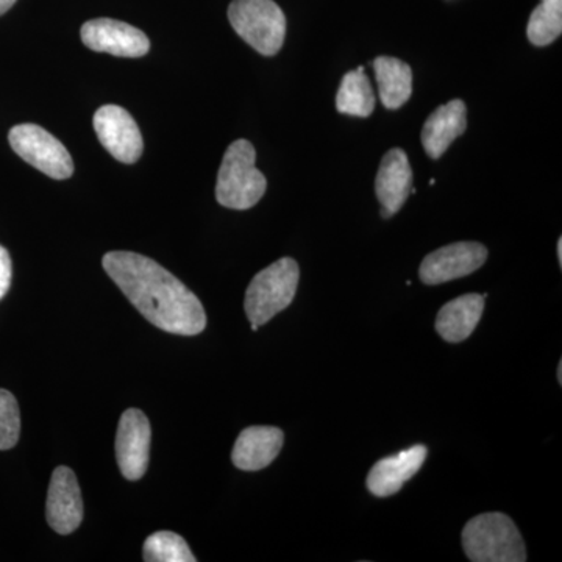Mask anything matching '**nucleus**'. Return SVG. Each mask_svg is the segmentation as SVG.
Here are the masks:
<instances>
[{"label":"nucleus","mask_w":562,"mask_h":562,"mask_svg":"<svg viewBox=\"0 0 562 562\" xmlns=\"http://www.w3.org/2000/svg\"><path fill=\"white\" fill-rule=\"evenodd\" d=\"M412 184L413 169L408 155L402 149H391L380 162L375 180L376 198L382 203L384 220L402 210L412 192Z\"/></svg>","instance_id":"nucleus-12"},{"label":"nucleus","mask_w":562,"mask_h":562,"mask_svg":"<svg viewBox=\"0 0 562 562\" xmlns=\"http://www.w3.org/2000/svg\"><path fill=\"white\" fill-rule=\"evenodd\" d=\"M299 279L301 269L292 258H281L254 277L244 301L251 330L257 331L291 305L297 292Z\"/></svg>","instance_id":"nucleus-4"},{"label":"nucleus","mask_w":562,"mask_h":562,"mask_svg":"<svg viewBox=\"0 0 562 562\" xmlns=\"http://www.w3.org/2000/svg\"><path fill=\"white\" fill-rule=\"evenodd\" d=\"M558 382L562 384V362H560V366H558Z\"/></svg>","instance_id":"nucleus-25"},{"label":"nucleus","mask_w":562,"mask_h":562,"mask_svg":"<svg viewBox=\"0 0 562 562\" xmlns=\"http://www.w3.org/2000/svg\"><path fill=\"white\" fill-rule=\"evenodd\" d=\"M143 560L146 562H195L190 547L172 531H158L144 542Z\"/></svg>","instance_id":"nucleus-20"},{"label":"nucleus","mask_w":562,"mask_h":562,"mask_svg":"<svg viewBox=\"0 0 562 562\" xmlns=\"http://www.w3.org/2000/svg\"><path fill=\"white\" fill-rule=\"evenodd\" d=\"M11 279H13V265L9 250L0 246V301L5 297L11 286Z\"/></svg>","instance_id":"nucleus-22"},{"label":"nucleus","mask_w":562,"mask_h":562,"mask_svg":"<svg viewBox=\"0 0 562 562\" xmlns=\"http://www.w3.org/2000/svg\"><path fill=\"white\" fill-rule=\"evenodd\" d=\"M255 161L257 151L250 140H235L225 150L216 183V201L222 206L249 210L261 201L268 180L258 171Z\"/></svg>","instance_id":"nucleus-2"},{"label":"nucleus","mask_w":562,"mask_h":562,"mask_svg":"<svg viewBox=\"0 0 562 562\" xmlns=\"http://www.w3.org/2000/svg\"><path fill=\"white\" fill-rule=\"evenodd\" d=\"M336 110L357 117H369L375 110V94L362 66L342 77L341 87L336 94Z\"/></svg>","instance_id":"nucleus-18"},{"label":"nucleus","mask_w":562,"mask_h":562,"mask_svg":"<svg viewBox=\"0 0 562 562\" xmlns=\"http://www.w3.org/2000/svg\"><path fill=\"white\" fill-rule=\"evenodd\" d=\"M11 149L18 157L54 180L69 179L74 161L60 140L36 124H21L9 133Z\"/></svg>","instance_id":"nucleus-6"},{"label":"nucleus","mask_w":562,"mask_h":562,"mask_svg":"<svg viewBox=\"0 0 562 562\" xmlns=\"http://www.w3.org/2000/svg\"><path fill=\"white\" fill-rule=\"evenodd\" d=\"M428 449L425 446H414L392 457L376 462L368 475V490L375 497H391L402 490L403 484L412 480L420 471L427 460Z\"/></svg>","instance_id":"nucleus-13"},{"label":"nucleus","mask_w":562,"mask_h":562,"mask_svg":"<svg viewBox=\"0 0 562 562\" xmlns=\"http://www.w3.org/2000/svg\"><path fill=\"white\" fill-rule=\"evenodd\" d=\"M102 266L155 327L180 336L205 330L206 314L198 295L157 261L135 251H109Z\"/></svg>","instance_id":"nucleus-1"},{"label":"nucleus","mask_w":562,"mask_h":562,"mask_svg":"<svg viewBox=\"0 0 562 562\" xmlns=\"http://www.w3.org/2000/svg\"><path fill=\"white\" fill-rule=\"evenodd\" d=\"M558 261L562 265V238L558 241Z\"/></svg>","instance_id":"nucleus-24"},{"label":"nucleus","mask_w":562,"mask_h":562,"mask_svg":"<svg viewBox=\"0 0 562 562\" xmlns=\"http://www.w3.org/2000/svg\"><path fill=\"white\" fill-rule=\"evenodd\" d=\"M14 3H16V0H0V16H2L3 13H7Z\"/></svg>","instance_id":"nucleus-23"},{"label":"nucleus","mask_w":562,"mask_h":562,"mask_svg":"<svg viewBox=\"0 0 562 562\" xmlns=\"http://www.w3.org/2000/svg\"><path fill=\"white\" fill-rule=\"evenodd\" d=\"M21 414L10 391L0 390V450H10L20 441Z\"/></svg>","instance_id":"nucleus-21"},{"label":"nucleus","mask_w":562,"mask_h":562,"mask_svg":"<svg viewBox=\"0 0 562 562\" xmlns=\"http://www.w3.org/2000/svg\"><path fill=\"white\" fill-rule=\"evenodd\" d=\"M80 35L88 49L103 52L114 57H144L150 49V41L146 33L131 24L109 18L85 22Z\"/></svg>","instance_id":"nucleus-10"},{"label":"nucleus","mask_w":562,"mask_h":562,"mask_svg":"<svg viewBox=\"0 0 562 562\" xmlns=\"http://www.w3.org/2000/svg\"><path fill=\"white\" fill-rule=\"evenodd\" d=\"M487 260V249L480 243L462 241L449 244L431 251L422 261L420 280L425 284H442L462 279L479 271Z\"/></svg>","instance_id":"nucleus-9"},{"label":"nucleus","mask_w":562,"mask_h":562,"mask_svg":"<svg viewBox=\"0 0 562 562\" xmlns=\"http://www.w3.org/2000/svg\"><path fill=\"white\" fill-rule=\"evenodd\" d=\"M94 131L111 157L133 165L143 155V135L127 110L117 105L101 106L94 114Z\"/></svg>","instance_id":"nucleus-8"},{"label":"nucleus","mask_w":562,"mask_h":562,"mask_svg":"<svg viewBox=\"0 0 562 562\" xmlns=\"http://www.w3.org/2000/svg\"><path fill=\"white\" fill-rule=\"evenodd\" d=\"M468 128V109L465 103L457 99L439 106L428 116L422 128V146L428 157L438 160L454 139L460 138Z\"/></svg>","instance_id":"nucleus-15"},{"label":"nucleus","mask_w":562,"mask_h":562,"mask_svg":"<svg viewBox=\"0 0 562 562\" xmlns=\"http://www.w3.org/2000/svg\"><path fill=\"white\" fill-rule=\"evenodd\" d=\"M150 422L140 409L131 408L121 416L117 427L116 460L124 479L136 482L146 475L150 460Z\"/></svg>","instance_id":"nucleus-7"},{"label":"nucleus","mask_w":562,"mask_h":562,"mask_svg":"<svg viewBox=\"0 0 562 562\" xmlns=\"http://www.w3.org/2000/svg\"><path fill=\"white\" fill-rule=\"evenodd\" d=\"M380 99L387 110H397L413 94V70L405 61L394 57H376L373 61Z\"/></svg>","instance_id":"nucleus-17"},{"label":"nucleus","mask_w":562,"mask_h":562,"mask_svg":"<svg viewBox=\"0 0 562 562\" xmlns=\"http://www.w3.org/2000/svg\"><path fill=\"white\" fill-rule=\"evenodd\" d=\"M284 435L277 427H249L241 431L233 447L232 461L241 471L257 472L279 457Z\"/></svg>","instance_id":"nucleus-14"},{"label":"nucleus","mask_w":562,"mask_h":562,"mask_svg":"<svg viewBox=\"0 0 562 562\" xmlns=\"http://www.w3.org/2000/svg\"><path fill=\"white\" fill-rule=\"evenodd\" d=\"M462 547L473 562H524L527 550L522 535L506 514L473 517L462 530Z\"/></svg>","instance_id":"nucleus-3"},{"label":"nucleus","mask_w":562,"mask_h":562,"mask_svg":"<svg viewBox=\"0 0 562 562\" xmlns=\"http://www.w3.org/2000/svg\"><path fill=\"white\" fill-rule=\"evenodd\" d=\"M561 33L562 0H542L528 21V40L532 46L543 47L560 38Z\"/></svg>","instance_id":"nucleus-19"},{"label":"nucleus","mask_w":562,"mask_h":562,"mask_svg":"<svg viewBox=\"0 0 562 562\" xmlns=\"http://www.w3.org/2000/svg\"><path fill=\"white\" fill-rule=\"evenodd\" d=\"M47 524L58 535H70L83 520V501L72 469L60 465L52 473L46 503Z\"/></svg>","instance_id":"nucleus-11"},{"label":"nucleus","mask_w":562,"mask_h":562,"mask_svg":"<svg viewBox=\"0 0 562 562\" xmlns=\"http://www.w3.org/2000/svg\"><path fill=\"white\" fill-rule=\"evenodd\" d=\"M487 295L465 294L446 303L436 317V331L447 342H462L482 319Z\"/></svg>","instance_id":"nucleus-16"},{"label":"nucleus","mask_w":562,"mask_h":562,"mask_svg":"<svg viewBox=\"0 0 562 562\" xmlns=\"http://www.w3.org/2000/svg\"><path fill=\"white\" fill-rule=\"evenodd\" d=\"M228 21L258 54L273 57L283 47L286 18L273 0H233Z\"/></svg>","instance_id":"nucleus-5"}]
</instances>
